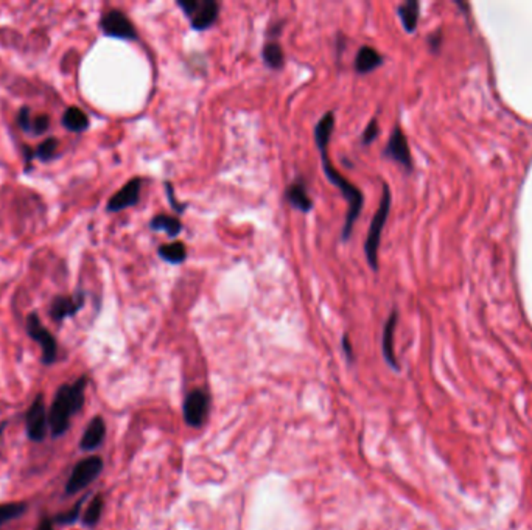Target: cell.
<instances>
[{
  "label": "cell",
  "instance_id": "cell-1",
  "mask_svg": "<svg viewBox=\"0 0 532 530\" xmlns=\"http://www.w3.org/2000/svg\"><path fill=\"white\" fill-rule=\"evenodd\" d=\"M335 130V114L328 111L324 114V117L317 121L315 126V143L319 150L321 161H322V170L326 178L332 182V184L338 188L342 196L347 201V215H346V224L341 230V240L347 241L351 238L355 221H357L359 213L363 210L364 205V196L359 188L355 187L352 182H348L344 176H342L338 170H336L328 157V143L332 139V134Z\"/></svg>",
  "mask_w": 532,
  "mask_h": 530
},
{
  "label": "cell",
  "instance_id": "cell-2",
  "mask_svg": "<svg viewBox=\"0 0 532 530\" xmlns=\"http://www.w3.org/2000/svg\"><path fill=\"white\" fill-rule=\"evenodd\" d=\"M88 380L81 376L73 385L59 387L53 403L48 411V428L55 437L63 436L70 425V418L81 411L84 405V395Z\"/></svg>",
  "mask_w": 532,
  "mask_h": 530
},
{
  "label": "cell",
  "instance_id": "cell-3",
  "mask_svg": "<svg viewBox=\"0 0 532 530\" xmlns=\"http://www.w3.org/2000/svg\"><path fill=\"white\" fill-rule=\"evenodd\" d=\"M391 190L388 184H383V194L378 204V209L375 212L374 218L371 221V227L368 232V238L364 243V254L368 258V263L372 267V271H378V247H380L382 234L384 229V224L388 221L389 212H391Z\"/></svg>",
  "mask_w": 532,
  "mask_h": 530
},
{
  "label": "cell",
  "instance_id": "cell-4",
  "mask_svg": "<svg viewBox=\"0 0 532 530\" xmlns=\"http://www.w3.org/2000/svg\"><path fill=\"white\" fill-rule=\"evenodd\" d=\"M177 7L184 11L190 27L197 32L210 28L219 14V5L215 0H177Z\"/></svg>",
  "mask_w": 532,
  "mask_h": 530
},
{
  "label": "cell",
  "instance_id": "cell-5",
  "mask_svg": "<svg viewBox=\"0 0 532 530\" xmlns=\"http://www.w3.org/2000/svg\"><path fill=\"white\" fill-rule=\"evenodd\" d=\"M101 470H103V460L99 458V456H90V458L79 460L78 464L73 467L70 478L67 480V485H66L67 495H75V493L84 490L86 487H89L97 478H99Z\"/></svg>",
  "mask_w": 532,
  "mask_h": 530
},
{
  "label": "cell",
  "instance_id": "cell-6",
  "mask_svg": "<svg viewBox=\"0 0 532 530\" xmlns=\"http://www.w3.org/2000/svg\"><path fill=\"white\" fill-rule=\"evenodd\" d=\"M27 332L30 338L36 340L42 349V361L44 364L50 365L58 358V344L53 334L42 325L39 316L36 313H30L27 318Z\"/></svg>",
  "mask_w": 532,
  "mask_h": 530
},
{
  "label": "cell",
  "instance_id": "cell-7",
  "mask_svg": "<svg viewBox=\"0 0 532 530\" xmlns=\"http://www.w3.org/2000/svg\"><path fill=\"white\" fill-rule=\"evenodd\" d=\"M100 28L106 36H111L115 39H137V32L132 22L120 10H109L108 13L103 14L100 19Z\"/></svg>",
  "mask_w": 532,
  "mask_h": 530
},
{
  "label": "cell",
  "instance_id": "cell-8",
  "mask_svg": "<svg viewBox=\"0 0 532 530\" xmlns=\"http://www.w3.org/2000/svg\"><path fill=\"white\" fill-rule=\"evenodd\" d=\"M27 434L33 442H42L48 431V414L42 395H38L26 416Z\"/></svg>",
  "mask_w": 532,
  "mask_h": 530
},
{
  "label": "cell",
  "instance_id": "cell-9",
  "mask_svg": "<svg viewBox=\"0 0 532 530\" xmlns=\"http://www.w3.org/2000/svg\"><path fill=\"white\" fill-rule=\"evenodd\" d=\"M384 156L389 159L400 163L402 167L411 172L413 170V159H411V151H409L408 140L405 134L400 130V126H395L394 131L391 132V137L388 140L386 148H384Z\"/></svg>",
  "mask_w": 532,
  "mask_h": 530
},
{
  "label": "cell",
  "instance_id": "cell-10",
  "mask_svg": "<svg viewBox=\"0 0 532 530\" xmlns=\"http://www.w3.org/2000/svg\"><path fill=\"white\" fill-rule=\"evenodd\" d=\"M209 411V397L203 391H193L188 394V397L184 401V417L187 425L193 428L203 426Z\"/></svg>",
  "mask_w": 532,
  "mask_h": 530
},
{
  "label": "cell",
  "instance_id": "cell-11",
  "mask_svg": "<svg viewBox=\"0 0 532 530\" xmlns=\"http://www.w3.org/2000/svg\"><path fill=\"white\" fill-rule=\"evenodd\" d=\"M140 190H142V179L134 178L120 188V190L109 199L106 205L108 212H121L139 203Z\"/></svg>",
  "mask_w": 532,
  "mask_h": 530
},
{
  "label": "cell",
  "instance_id": "cell-12",
  "mask_svg": "<svg viewBox=\"0 0 532 530\" xmlns=\"http://www.w3.org/2000/svg\"><path fill=\"white\" fill-rule=\"evenodd\" d=\"M84 305V294L77 292L73 296H58L50 303V316L55 322H63L75 316Z\"/></svg>",
  "mask_w": 532,
  "mask_h": 530
},
{
  "label": "cell",
  "instance_id": "cell-13",
  "mask_svg": "<svg viewBox=\"0 0 532 530\" xmlns=\"http://www.w3.org/2000/svg\"><path fill=\"white\" fill-rule=\"evenodd\" d=\"M105 436H106L105 420H103L100 416H97L89 422L88 428H86L84 434L81 437V442H79V447H81V449L84 451H94L100 447Z\"/></svg>",
  "mask_w": 532,
  "mask_h": 530
},
{
  "label": "cell",
  "instance_id": "cell-14",
  "mask_svg": "<svg viewBox=\"0 0 532 530\" xmlns=\"http://www.w3.org/2000/svg\"><path fill=\"white\" fill-rule=\"evenodd\" d=\"M383 63V57L378 53L374 47L369 45H363L359 48L357 57H355V70L362 75H366V73L374 72L375 69L382 65Z\"/></svg>",
  "mask_w": 532,
  "mask_h": 530
},
{
  "label": "cell",
  "instance_id": "cell-15",
  "mask_svg": "<svg viewBox=\"0 0 532 530\" xmlns=\"http://www.w3.org/2000/svg\"><path fill=\"white\" fill-rule=\"evenodd\" d=\"M395 325H397V313L393 312L386 320V325H384L383 330V356L386 359V363L393 367L394 370H399V363L395 359V353H394V333H395Z\"/></svg>",
  "mask_w": 532,
  "mask_h": 530
},
{
  "label": "cell",
  "instance_id": "cell-16",
  "mask_svg": "<svg viewBox=\"0 0 532 530\" xmlns=\"http://www.w3.org/2000/svg\"><path fill=\"white\" fill-rule=\"evenodd\" d=\"M285 199L288 201V204L291 207H295L296 210L307 213L311 209H313V199L308 196L307 188H305L304 184L301 182H296V184H291L285 192Z\"/></svg>",
  "mask_w": 532,
  "mask_h": 530
},
{
  "label": "cell",
  "instance_id": "cell-17",
  "mask_svg": "<svg viewBox=\"0 0 532 530\" xmlns=\"http://www.w3.org/2000/svg\"><path fill=\"white\" fill-rule=\"evenodd\" d=\"M397 13H399L403 28H405L408 33H414L415 28H417L420 16V3L415 2V0H408V2L400 5Z\"/></svg>",
  "mask_w": 532,
  "mask_h": 530
},
{
  "label": "cell",
  "instance_id": "cell-18",
  "mask_svg": "<svg viewBox=\"0 0 532 530\" xmlns=\"http://www.w3.org/2000/svg\"><path fill=\"white\" fill-rule=\"evenodd\" d=\"M157 255L164 261L171 265H181L187 258V249L182 241H175L170 245H162L157 249Z\"/></svg>",
  "mask_w": 532,
  "mask_h": 530
},
{
  "label": "cell",
  "instance_id": "cell-19",
  "mask_svg": "<svg viewBox=\"0 0 532 530\" xmlns=\"http://www.w3.org/2000/svg\"><path fill=\"white\" fill-rule=\"evenodd\" d=\"M150 227L152 230H162V232L167 234L170 238H175L181 234L182 230V224L177 218L165 215V213H161V215H156L155 218L150 221Z\"/></svg>",
  "mask_w": 532,
  "mask_h": 530
},
{
  "label": "cell",
  "instance_id": "cell-20",
  "mask_svg": "<svg viewBox=\"0 0 532 530\" xmlns=\"http://www.w3.org/2000/svg\"><path fill=\"white\" fill-rule=\"evenodd\" d=\"M63 125L72 132H83L88 130L89 119L79 108H69L63 115Z\"/></svg>",
  "mask_w": 532,
  "mask_h": 530
},
{
  "label": "cell",
  "instance_id": "cell-21",
  "mask_svg": "<svg viewBox=\"0 0 532 530\" xmlns=\"http://www.w3.org/2000/svg\"><path fill=\"white\" fill-rule=\"evenodd\" d=\"M262 57H263V61H265V64L273 70H279L284 67L285 54L282 50V45H280L279 42H274V41L268 42V44L263 47Z\"/></svg>",
  "mask_w": 532,
  "mask_h": 530
},
{
  "label": "cell",
  "instance_id": "cell-22",
  "mask_svg": "<svg viewBox=\"0 0 532 530\" xmlns=\"http://www.w3.org/2000/svg\"><path fill=\"white\" fill-rule=\"evenodd\" d=\"M103 505H105V502H103V496H95L92 501H90V504L88 505V509H86L84 515H83V522L86 524L88 527H94L97 522L100 521V516L103 513Z\"/></svg>",
  "mask_w": 532,
  "mask_h": 530
},
{
  "label": "cell",
  "instance_id": "cell-23",
  "mask_svg": "<svg viewBox=\"0 0 532 530\" xmlns=\"http://www.w3.org/2000/svg\"><path fill=\"white\" fill-rule=\"evenodd\" d=\"M27 510L26 502H7L0 504V527L11 520L19 518Z\"/></svg>",
  "mask_w": 532,
  "mask_h": 530
},
{
  "label": "cell",
  "instance_id": "cell-24",
  "mask_svg": "<svg viewBox=\"0 0 532 530\" xmlns=\"http://www.w3.org/2000/svg\"><path fill=\"white\" fill-rule=\"evenodd\" d=\"M58 146H59V142H58L57 139L48 137V139H46L44 142H42L38 146V148H36L35 156L38 157V159H41V161H50L52 157L57 154Z\"/></svg>",
  "mask_w": 532,
  "mask_h": 530
},
{
  "label": "cell",
  "instance_id": "cell-25",
  "mask_svg": "<svg viewBox=\"0 0 532 530\" xmlns=\"http://www.w3.org/2000/svg\"><path fill=\"white\" fill-rule=\"evenodd\" d=\"M48 126H50V117L46 114H39L33 119L30 132L36 134V136H41V134H44L48 130Z\"/></svg>",
  "mask_w": 532,
  "mask_h": 530
},
{
  "label": "cell",
  "instance_id": "cell-26",
  "mask_svg": "<svg viewBox=\"0 0 532 530\" xmlns=\"http://www.w3.org/2000/svg\"><path fill=\"white\" fill-rule=\"evenodd\" d=\"M378 132H380V130H378V123L375 119H372L369 121V125L366 126V130L363 132L362 136V143L363 145H371L374 140L378 137Z\"/></svg>",
  "mask_w": 532,
  "mask_h": 530
},
{
  "label": "cell",
  "instance_id": "cell-27",
  "mask_svg": "<svg viewBox=\"0 0 532 530\" xmlns=\"http://www.w3.org/2000/svg\"><path fill=\"white\" fill-rule=\"evenodd\" d=\"M84 502V499H81V501H78L75 504V507H72L69 511H66V513H61L58 515L57 521L61 522V524H72L73 521H77V518L79 515V510H81V505Z\"/></svg>",
  "mask_w": 532,
  "mask_h": 530
},
{
  "label": "cell",
  "instance_id": "cell-28",
  "mask_svg": "<svg viewBox=\"0 0 532 530\" xmlns=\"http://www.w3.org/2000/svg\"><path fill=\"white\" fill-rule=\"evenodd\" d=\"M32 112H30V108H22L19 111V115H17V123L22 128L23 131L30 132V128H32Z\"/></svg>",
  "mask_w": 532,
  "mask_h": 530
},
{
  "label": "cell",
  "instance_id": "cell-29",
  "mask_svg": "<svg viewBox=\"0 0 532 530\" xmlns=\"http://www.w3.org/2000/svg\"><path fill=\"white\" fill-rule=\"evenodd\" d=\"M165 190H167V194H168V201H170V205L173 207V209L176 210V213H184V209H186V204H179L175 198V193H173V187H171L170 182H165Z\"/></svg>",
  "mask_w": 532,
  "mask_h": 530
},
{
  "label": "cell",
  "instance_id": "cell-30",
  "mask_svg": "<svg viewBox=\"0 0 532 530\" xmlns=\"http://www.w3.org/2000/svg\"><path fill=\"white\" fill-rule=\"evenodd\" d=\"M36 530H53L52 520H48V518H42L38 526H36Z\"/></svg>",
  "mask_w": 532,
  "mask_h": 530
},
{
  "label": "cell",
  "instance_id": "cell-31",
  "mask_svg": "<svg viewBox=\"0 0 532 530\" xmlns=\"http://www.w3.org/2000/svg\"><path fill=\"white\" fill-rule=\"evenodd\" d=\"M342 349H344L347 358L352 359V347H351V343H348V338L347 336L342 338Z\"/></svg>",
  "mask_w": 532,
  "mask_h": 530
}]
</instances>
